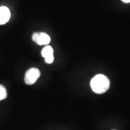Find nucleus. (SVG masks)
I'll use <instances>...</instances> for the list:
<instances>
[{"instance_id":"2","label":"nucleus","mask_w":130,"mask_h":130,"mask_svg":"<svg viewBox=\"0 0 130 130\" xmlns=\"http://www.w3.org/2000/svg\"><path fill=\"white\" fill-rule=\"evenodd\" d=\"M41 76V72L37 68H30L26 72L25 75V83L27 85H32Z\"/></svg>"},{"instance_id":"4","label":"nucleus","mask_w":130,"mask_h":130,"mask_svg":"<svg viewBox=\"0 0 130 130\" xmlns=\"http://www.w3.org/2000/svg\"><path fill=\"white\" fill-rule=\"evenodd\" d=\"M54 50L52 48V47L50 46H45L41 51V55L45 59V61L47 64H51L54 60Z\"/></svg>"},{"instance_id":"1","label":"nucleus","mask_w":130,"mask_h":130,"mask_svg":"<svg viewBox=\"0 0 130 130\" xmlns=\"http://www.w3.org/2000/svg\"><path fill=\"white\" fill-rule=\"evenodd\" d=\"M90 86L93 92L98 94H103L109 89L110 81L104 74H97L91 79Z\"/></svg>"},{"instance_id":"7","label":"nucleus","mask_w":130,"mask_h":130,"mask_svg":"<svg viewBox=\"0 0 130 130\" xmlns=\"http://www.w3.org/2000/svg\"><path fill=\"white\" fill-rule=\"evenodd\" d=\"M122 2H124L125 3H129L130 0H122Z\"/></svg>"},{"instance_id":"3","label":"nucleus","mask_w":130,"mask_h":130,"mask_svg":"<svg viewBox=\"0 0 130 130\" xmlns=\"http://www.w3.org/2000/svg\"><path fill=\"white\" fill-rule=\"evenodd\" d=\"M32 41L38 45H48L50 41V36L45 32H35L32 35Z\"/></svg>"},{"instance_id":"6","label":"nucleus","mask_w":130,"mask_h":130,"mask_svg":"<svg viewBox=\"0 0 130 130\" xmlns=\"http://www.w3.org/2000/svg\"><path fill=\"white\" fill-rule=\"evenodd\" d=\"M7 90L5 87L2 85H0V101L3 100L7 98Z\"/></svg>"},{"instance_id":"5","label":"nucleus","mask_w":130,"mask_h":130,"mask_svg":"<svg viewBox=\"0 0 130 130\" xmlns=\"http://www.w3.org/2000/svg\"><path fill=\"white\" fill-rule=\"evenodd\" d=\"M10 11L7 7H0V25H4L9 21Z\"/></svg>"}]
</instances>
